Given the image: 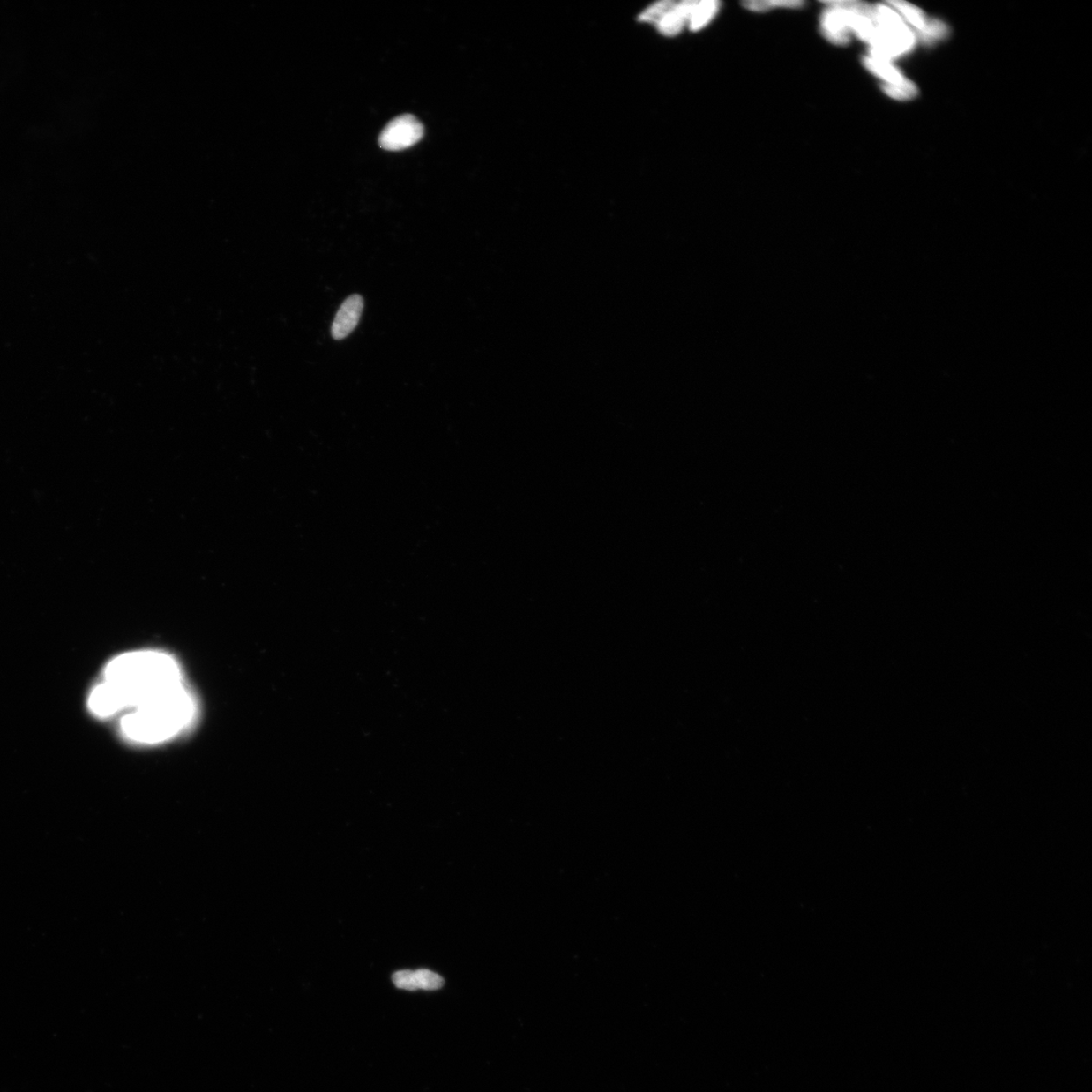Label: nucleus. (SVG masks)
I'll return each mask as SVG.
<instances>
[{"label":"nucleus","instance_id":"0eeeda50","mask_svg":"<svg viewBox=\"0 0 1092 1092\" xmlns=\"http://www.w3.org/2000/svg\"><path fill=\"white\" fill-rule=\"evenodd\" d=\"M864 65L866 66L869 71L872 72L878 78H880L886 82V85H896L904 81V76L890 61L876 58L874 56H867L864 58Z\"/></svg>","mask_w":1092,"mask_h":1092},{"label":"nucleus","instance_id":"423d86ee","mask_svg":"<svg viewBox=\"0 0 1092 1092\" xmlns=\"http://www.w3.org/2000/svg\"><path fill=\"white\" fill-rule=\"evenodd\" d=\"M697 4L698 2H694V0H686V2L676 4L674 8L658 24L660 32L669 37L678 34L683 30V27L689 24L690 17L692 15Z\"/></svg>","mask_w":1092,"mask_h":1092},{"label":"nucleus","instance_id":"4468645a","mask_svg":"<svg viewBox=\"0 0 1092 1092\" xmlns=\"http://www.w3.org/2000/svg\"><path fill=\"white\" fill-rule=\"evenodd\" d=\"M946 34H948V29H946V26L945 24L939 22V20H932V22L928 24L924 32L919 34H921V37L925 43L931 44L932 41L945 38Z\"/></svg>","mask_w":1092,"mask_h":1092},{"label":"nucleus","instance_id":"9d476101","mask_svg":"<svg viewBox=\"0 0 1092 1092\" xmlns=\"http://www.w3.org/2000/svg\"><path fill=\"white\" fill-rule=\"evenodd\" d=\"M803 5L804 3L797 2V0H777V2H772V0L770 2L769 0H759H759H752V2L744 4L746 10L755 12H765L776 8L799 9Z\"/></svg>","mask_w":1092,"mask_h":1092},{"label":"nucleus","instance_id":"f8f14e48","mask_svg":"<svg viewBox=\"0 0 1092 1092\" xmlns=\"http://www.w3.org/2000/svg\"><path fill=\"white\" fill-rule=\"evenodd\" d=\"M675 4L676 3L670 2V0H665V2L654 4L641 13L639 19L642 20V22L658 25L662 18L674 8Z\"/></svg>","mask_w":1092,"mask_h":1092},{"label":"nucleus","instance_id":"7ed1b4c3","mask_svg":"<svg viewBox=\"0 0 1092 1092\" xmlns=\"http://www.w3.org/2000/svg\"><path fill=\"white\" fill-rule=\"evenodd\" d=\"M423 135V123L411 115H404L386 124L379 136V145L389 151L404 150L417 144Z\"/></svg>","mask_w":1092,"mask_h":1092},{"label":"nucleus","instance_id":"9b49d317","mask_svg":"<svg viewBox=\"0 0 1092 1092\" xmlns=\"http://www.w3.org/2000/svg\"><path fill=\"white\" fill-rule=\"evenodd\" d=\"M883 91L889 95L890 98L898 101H908L914 99L917 94V88L915 83L909 79H905L901 83H896V85H886H886L883 86Z\"/></svg>","mask_w":1092,"mask_h":1092},{"label":"nucleus","instance_id":"39448f33","mask_svg":"<svg viewBox=\"0 0 1092 1092\" xmlns=\"http://www.w3.org/2000/svg\"><path fill=\"white\" fill-rule=\"evenodd\" d=\"M821 29L825 37L836 45H845L849 43V34L851 30L847 23L846 11L840 8H833L828 6V9L822 15Z\"/></svg>","mask_w":1092,"mask_h":1092},{"label":"nucleus","instance_id":"20e7f679","mask_svg":"<svg viewBox=\"0 0 1092 1092\" xmlns=\"http://www.w3.org/2000/svg\"><path fill=\"white\" fill-rule=\"evenodd\" d=\"M363 310V299L362 295H352L345 300L340 310H338L333 323H332V337L335 340H342L349 336L357 327Z\"/></svg>","mask_w":1092,"mask_h":1092},{"label":"nucleus","instance_id":"ddd939ff","mask_svg":"<svg viewBox=\"0 0 1092 1092\" xmlns=\"http://www.w3.org/2000/svg\"><path fill=\"white\" fill-rule=\"evenodd\" d=\"M417 986L424 991H438L444 986V978L430 970L420 969L415 972Z\"/></svg>","mask_w":1092,"mask_h":1092},{"label":"nucleus","instance_id":"f03ea898","mask_svg":"<svg viewBox=\"0 0 1092 1092\" xmlns=\"http://www.w3.org/2000/svg\"><path fill=\"white\" fill-rule=\"evenodd\" d=\"M197 714L195 696L183 683L127 711L121 718L120 729L130 743L159 744L190 729Z\"/></svg>","mask_w":1092,"mask_h":1092},{"label":"nucleus","instance_id":"6e6552de","mask_svg":"<svg viewBox=\"0 0 1092 1092\" xmlns=\"http://www.w3.org/2000/svg\"><path fill=\"white\" fill-rule=\"evenodd\" d=\"M720 5L721 4L714 0L698 3L689 19L691 31L697 32L703 29L715 17Z\"/></svg>","mask_w":1092,"mask_h":1092},{"label":"nucleus","instance_id":"1a4fd4ad","mask_svg":"<svg viewBox=\"0 0 1092 1092\" xmlns=\"http://www.w3.org/2000/svg\"><path fill=\"white\" fill-rule=\"evenodd\" d=\"M889 4L893 5L898 11H901L905 19L911 26H914L919 34L927 27L929 23L925 19L924 12L916 8V6L903 2H891Z\"/></svg>","mask_w":1092,"mask_h":1092},{"label":"nucleus","instance_id":"2eb2a0df","mask_svg":"<svg viewBox=\"0 0 1092 1092\" xmlns=\"http://www.w3.org/2000/svg\"><path fill=\"white\" fill-rule=\"evenodd\" d=\"M393 983L400 990L414 991L418 990L416 976L410 970L399 971L393 974Z\"/></svg>","mask_w":1092,"mask_h":1092},{"label":"nucleus","instance_id":"f257e3e1","mask_svg":"<svg viewBox=\"0 0 1092 1092\" xmlns=\"http://www.w3.org/2000/svg\"><path fill=\"white\" fill-rule=\"evenodd\" d=\"M183 683L182 668L169 654H123L108 663L103 682L93 690L88 707L101 718L126 714L149 698Z\"/></svg>","mask_w":1092,"mask_h":1092}]
</instances>
